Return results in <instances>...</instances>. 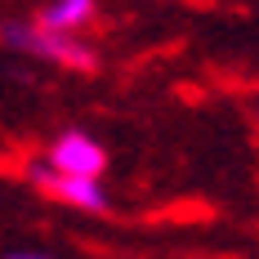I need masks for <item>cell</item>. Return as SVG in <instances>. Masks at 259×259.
<instances>
[{
	"label": "cell",
	"instance_id": "2",
	"mask_svg": "<svg viewBox=\"0 0 259 259\" xmlns=\"http://www.w3.org/2000/svg\"><path fill=\"white\" fill-rule=\"evenodd\" d=\"M50 161H54V170L67 175V179H99L103 165H107V152L94 139H85V134H63L54 143Z\"/></svg>",
	"mask_w": 259,
	"mask_h": 259
},
{
	"label": "cell",
	"instance_id": "3",
	"mask_svg": "<svg viewBox=\"0 0 259 259\" xmlns=\"http://www.w3.org/2000/svg\"><path fill=\"white\" fill-rule=\"evenodd\" d=\"M36 175V183L45 188V192H54V197H63V201H72V206L80 210H107V197L103 188H99V179H67V175H58V170H31Z\"/></svg>",
	"mask_w": 259,
	"mask_h": 259
},
{
	"label": "cell",
	"instance_id": "4",
	"mask_svg": "<svg viewBox=\"0 0 259 259\" xmlns=\"http://www.w3.org/2000/svg\"><path fill=\"white\" fill-rule=\"evenodd\" d=\"M90 14H94L90 0H63V5H50V9L40 14V27H45V31H58V36H67V31L80 27Z\"/></svg>",
	"mask_w": 259,
	"mask_h": 259
},
{
	"label": "cell",
	"instance_id": "1",
	"mask_svg": "<svg viewBox=\"0 0 259 259\" xmlns=\"http://www.w3.org/2000/svg\"><path fill=\"white\" fill-rule=\"evenodd\" d=\"M9 45L18 50H31V54H45L54 63H67V67H94V54L85 50L80 40L72 36H58V31H45V27H27V23H5L0 31Z\"/></svg>",
	"mask_w": 259,
	"mask_h": 259
},
{
	"label": "cell",
	"instance_id": "5",
	"mask_svg": "<svg viewBox=\"0 0 259 259\" xmlns=\"http://www.w3.org/2000/svg\"><path fill=\"white\" fill-rule=\"evenodd\" d=\"M14 259H40V255H14Z\"/></svg>",
	"mask_w": 259,
	"mask_h": 259
}]
</instances>
